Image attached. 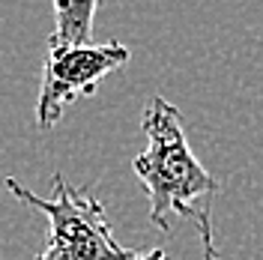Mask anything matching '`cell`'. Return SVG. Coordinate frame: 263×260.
I'll list each match as a JSON object with an SVG mask.
<instances>
[{"label":"cell","mask_w":263,"mask_h":260,"mask_svg":"<svg viewBox=\"0 0 263 260\" xmlns=\"http://www.w3.org/2000/svg\"><path fill=\"white\" fill-rule=\"evenodd\" d=\"M141 129L147 150L132 159V171L147 189L149 221L167 233L171 215H192L197 197L215 192V179L192 153L174 102L156 93L141 114Z\"/></svg>","instance_id":"1"},{"label":"cell","mask_w":263,"mask_h":260,"mask_svg":"<svg viewBox=\"0 0 263 260\" xmlns=\"http://www.w3.org/2000/svg\"><path fill=\"white\" fill-rule=\"evenodd\" d=\"M54 197H39L24 189L15 177H6V189L39 210L48 218V245L36 260H120L123 245L114 239L111 221L105 215V203L90 192L69 185L63 174H54Z\"/></svg>","instance_id":"2"},{"label":"cell","mask_w":263,"mask_h":260,"mask_svg":"<svg viewBox=\"0 0 263 260\" xmlns=\"http://www.w3.org/2000/svg\"><path fill=\"white\" fill-rule=\"evenodd\" d=\"M129 63V48L123 42H90V45H48L42 90L36 102V126L51 129L75 99L93 96L102 78Z\"/></svg>","instance_id":"3"},{"label":"cell","mask_w":263,"mask_h":260,"mask_svg":"<svg viewBox=\"0 0 263 260\" xmlns=\"http://www.w3.org/2000/svg\"><path fill=\"white\" fill-rule=\"evenodd\" d=\"M99 3L102 0H51L54 33L48 45H90Z\"/></svg>","instance_id":"4"},{"label":"cell","mask_w":263,"mask_h":260,"mask_svg":"<svg viewBox=\"0 0 263 260\" xmlns=\"http://www.w3.org/2000/svg\"><path fill=\"white\" fill-rule=\"evenodd\" d=\"M189 218H195V225H197L200 245H203V260H218V251H215V243H213V215H210V203H206V207H195Z\"/></svg>","instance_id":"5"},{"label":"cell","mask_w":263,"mask_h":260,"mask_svg":"<svg viewBox=\"0 0 263 260\" xmlns=\"http://www.w3.org/2000/svg\"><path fill=\"white\" fill-rule=\"evenodd\" d=\"M120 260H167V254H164L162 248H153V251H123V257Z\"/></svg>","instance_id":"6"}]
</instances>
